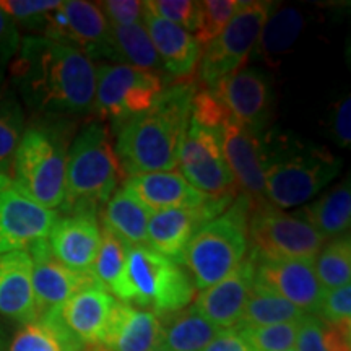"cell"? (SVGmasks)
Returning <instances> with one entry per match:
<instances>
[{"label":"cell","instance_id":"6da1fadb","mask_svg":"<svg viewBox=\"0 0 351 351\" xmlns=\"http://www.w3.org/2000/svg\"><path fill=\"white\" fill-rule=\"evenodd\" d=\"M21 99L46 116H82L93 111L96 67L75 47L39 34L21 39L10 64Z\"/></svg>","mask_w":351,"mask_h":351},{"label":"cell","instance_id":"7a4b0ae2","mask_svg":"<svg viewBox=\"0 0 351 351\" xmlns=\"http://www.w3.org/2000/svg\"><path fill=\"white\" fill-rule=\"evenodd\" d=\"M195 82H178L165 88L155 104L124 122L117 130L116 152L122 174L176 171L184 132L191 121Z\"/></svg>","mask_w":351,"mask_h":351},{"label":"cell","instance_id":"3957f363","mask_svg":"<svg viewBox=\"0 0 351 351\" xmlns=\"http://www.w3.org/2000/svg\"><path fill=\"white\" fill-rule=\"evenodd\" d=\"M195 291L186 267L153 251L150 245H129L121 278L109 293L121 302L135 304L161 319L189 307Z\"/></svg>","mask_w":351,"mask_h":351},{"label":"cell","instance_id":"277c9868","mask_svg":"<svg viewBox=\"0 0 351 351\" xmlns=\"http://www.w3.org/2000/svg\"><path fill=\"white\" fill-rule=\"evenodd\" d=\"M121 176L108 125L99 121L90 122L69 147L65 199L60 212L98 213L101 205H106L112 197Z\"/></svg>","mask_w":351,"mask_h":351},{"label":"cell","instance_id":"5b68a950","mask_svg":"<svg viewBox=\"0 0 351 351\" xmlns=\"http://www.w3.org/2000/svg\"><path fill=\"white\" fill-rule=\"evenodd\" d=\"M251 200L244 194L195 232L182 256V265L195 289L204 291L238 269L247 254V215Z\"/></svg>","mask_w":351,"mask_h":351},{"label":"cell","instance_id":"8992f818","mask_svg":"<svg viewBox=\"0 0 351 351\" xmlns=\"http://www.w3.org/2000/svg\"><path fill=\"white\" fill-rule=\"evenodd\" d=\"M67 138L51 125H34L23 132L12 173L13 181L38 205L56 210L62 207L67 176Z\"/></svg>","mask_w":351,"mask_h":351},{"label":"cell","instance_id":"52a82bcc","mask_svg":"<svg viewBox=\"0 0 351 351\" xmlns=\"http://www.w3.org/2000/svg\"><path fill=\"white\" fill-rule=\"evenodd\" d=\"M247 241L256 261H314L326 238L306 219L280 212L265 202L251 204Z\"/></svg>","mask_w":351,"mask_h":351},{"label":"cell","instance_id":"ba28073f","mask_svg":"<svg viewBox=\"0 0 351 351\" xmlns=\"http://www.w3.org/2000/svg\"><path fill=\"white\" fill-rule=\"evenodd\" d=\"M274 10L265 0L243 2L217 39L202 47L197 64V83L213 88L219 80L238 72L257 47L262 28Z\"/></svg>","mask_w":351,"mask_h":351},{"label":"cell","instance_id":"9c48e42d","mask_svg":"<svg viewBox=\"0 0 351 351\" xmlns=\"http://www.w3.org/2000/svg\"><path fill=\"white\" fill-rule=\"evenodd\" d=\"M166 83L161 75L124 64H103L96 70L93 112L99 122L119 127L148 111Z\"/></svg>","mask_w":351,"mask_h":351},{"label":"cell","instance_id":"30bf717a","mask_svg":"<svg viewBox=\"0 0 351 351\" xmlns=\"http://www.w3.org/2000/svg\"><path fill=\"white\" fill-rule=\"evenodd\" d=\"M341 169V160L324 148L288 158L270 155L265 171V200L275 208L306 204L327 187Z\"/></svg>","mask_w":351,"mask_h":351},{"label":"cell","instance_id":"8fae6325","mask_svg":"<svg viewBox=\"0 0 351 351\" xmlns=\"http://www.w3.org/2000/svg\"><path fill=\"white\" fill-rule=\"evenodd\" d=\"M33 28L43 33L39 36L75 47L91 60L95 57L112 60L111 26L98 3L85 0L60 2L59 7L43 15Z\"/></svg>","mask_w":351,"mask_h":351},{"label":"cell","instance_id":"7c38bea8","mask_svg":"<svg viewBox=\"0 0 351 351\" xmlns=\"http://www.w3.org/2000/svg\"><path fill=\"white\" fill-rule=\"evenodd\" d=\"M178 166L184 179L202 194L212 197L238 194V186L223 156L217 130L189 121L179 147Z\"/></svg>","mask_w":351,"mask_h":351},{"label":"cell","instance_id":"4fadbf2b","mask_svg":"<svg viewBox=\"0 0 351 351\" xmlns=\"http://www.w3.org/2000/svg\"><path fill=\"white\" fill-rule=\"evenodd\" d=\"M59 213L26 197L10 174H0V254L47 239Z\"/></svg>","mask_w":351,"mask_h":351},{"label":"cell","instance_id":"5bb4252c","mask_svg":"<svg viewBox=\"0 0 351 351\" xmlns=\"http://www.w3.org/2000/svg\"><path fill=\"white\" fill-rule=\"evenodd\" d=\"M219 140L236 186L243 189L251 204H265V171L270 155L261 134L230 117L219 130Z\"/></svg>","mask_w":351,"mask_h":351},{"label":"cell","instance_id":"9a60e30c","mask_svg":"<svg viewBox=\"0 0 351 351\" xmlns=\"http://www.w3.org/2000/svg\"><path fill=\"white\" fill-rule=\"evenodd\" d=\"M234 200L232 195L217 197L195 208H169L152 213L147 226L148 244L153 251L182 265V256L194 234L210 219L217 218Z\"/></svg>","mask_w":351,"mask_h":351},{"label":"cell","instance_id":"2e32d148","mask_svg":"<svg viewBox=\"0 0 351 351\" xmlns=\"http://www.w3.org/2000/svg\"><path fill=\"white\" fill-rule=\"evenodd\" d=\"M210 90L221 101L232 121L262 134L274 103V91L265 72L256 67H243Z\"/></svg>","mask_w":351,"mask_h":351},{"label":"cell","instance_id":"e0dca14e","mask_svg":"<svg viewBox=\"0 0 351 351\" xmlns=\"http://www.w3.org/2000/svg\"><path fill=\"white\" fill-rule=\"evenodd\" d=\"M33 265V291L39 315L57 313L80 289L96 283L91 271H77L57 261L47 239L26 249Z\"/></svg>","mask_w":351,"mask_h":351},{"label":"cell","instance_id":"ac0fdd59","mask_svg":"<svg viewBox=\"0 0 351 351\" xmlns=\"http://www.w3.org/2000/svg\"><path fill=\"white\" fill-rule=\"evenodd\" d=\"M254 282L271 289L304 314L317 315L324 288L314 270V261H256Z\"/></svg>","mask_w":351,"mask_h":351},{"label":"cell","instance_id":"d6986e66","mask_svg":"<svg viewBox=\"0 0 351 351\" xmlns=\"http://www.w3.org/2000/svg\"><path fill=\"white\" fill-rule=\"evenodd\" d=\"M256 280V258L245 257L238 269L194 298V311L219 328L239 324L244 306Z\"/></svg>","mask_w":351,"mask_h":351},{"label":"cell","instance_id":"ffe728a7","mask_svg":"<svg viewBox=\"0 0 351 351\" xmlns=\"http://www.w3.org/2000/svg\"><path fill=\"white\" fill-rule=\"evenodd\" d=\"M160 343L161 319L156 314L116 301L103 339L83 351H155Z\"/></svg>","mask_w":351,"mask_h":351},{"label":"cell","instance_id":"44dd1931","mask_svg":"<svg viewBox=\"0 0 351 351\" xmlns=\"http://www.w3.org/2000/svg\"><path fill=\"white\" fill-rule=\"evenodd\" d=\"M47 238L57 261L72 270L90 271L101 243L98 213L75 212L57 218Z\"/></svg>","mask_w":351,"mask_h":351},{"label":"cell","instance_id":"7402d4cb","mask_svg":"<svg viewBox=\"0 0 351 351\" xmlns=\"http://www.w3.org/2000/svg\"><path fill=\"white\" fill-rule=\"evenodd\" d=\"M122 189L150 213L169 208H195L217 199L192 187L178 171L130 176Z\"/></svg>","mask_w":351,"mask_h":351},{"label":"cell","instance_id":"603a6c76","mask_svg":"<svg viewBox=\"0 0 351 351\" xmlns=\"http://www.w3.org/2000/svg\"><path fill=\"white\" fill-rule=\"evenodd\" d=\"M142 25L147 29L160 56L165 72L168 73L171 80L182 82L195 72L202 54V46L194 34L182 29L181 26L153 15L147 7H145Z\"/></svg>","mask_w":351,"mask_h":351},{"label":"cell","instance_id":"cb8c5ba5","mask_svg":"<svg viewBox=\"0 0 351 351\" xmlns=\"http://www.w3.org/2000/svg\"><path fill=\"white\" fill-rule=\"evenodd\" d=\"M0 315L21 326L38 319L33 265L26 249L0 254Z\"/></svg>","mask_w":351,"mask_h":351},{"label":"cell","instance_id":"d4e9b609","mask_svg":"<svg viewBox=\"0 0 351 351\" xmlns=\"http://www.w3.org/2000/svg\"><path fill=\"white\" fill-rule=\"evenodd\" d=\"M116 300L98 282L75 293L59 309V317L83 345L103 339Z\"/></svg>","mask_w":351,"mask_h":351},{"label":"cell","instance_id":"484cf974","mask_svg":"<svg viewBox=\"0 0 351 351\" xmlns=\"http://www.w3.org/2000/svg\"><path fill=\"white\" fill-rule=\"evenodd\" d=\"M85 345L64 326L57 313L39 315L13 333L3 351H83Z\"/></svg>","mask_w":351,"mask_h":351},{"label":"cell","instance_id":"4316f807","mask_svg":"<svg viewBox=\"0 0 351 351\" xmlns=\"http://www.w3.org/2000/svg\"><path fill=\"white\" fill-rule=\"evenodd\" d=\"M223 328L195 313L194 307L161 317V343L165 351H204Z\"/></svg>","mask_w":351,"mask_h":351},{"label":"cell","instance_id":"83f0119b","mask_svg":"<svg viewBox=\"0 0 351 351\" xmlns=\"http://www.w3.org/2000/svg\"><path fill=\"white\" fill-rule=\"evenodd\" d=\"M301 218L314 226L326 239L348 234L351 225L350 178L324 194L319 200L302 207Z\"/></svg>","mask_w":351,"mask_h":351},{"label":"cell","instance_id":"f1b7e54d","mask_svg":"<svg viewBox=\"0 0 351 351\" xmlns=\"http://www.w3.org/2000/svg\"><path fill=\"white\" fill-rule=\"evenodd\" d=\"M109 26H111L114 62L130 65V67L156 73L161 77L165 75L166 80H171L142 23L129 26L109 23Z\"/></svg>","mask_w":351,"mask_h":351},{"label":"cell","instance_id":"f546056e","mask_svg":"<svg viewBox=\"0 0 351 351\" xmlns=\"http://www.w3.org/2000/svg\"><path fill=\"white\" fill-rule=\"evenodd\" d=\"M152 213L124 189L112 194L103 210V226L129 245H148L147 226Z\"/></svg>","mask_w":351,"mask_h":351},{"label":"cell","instance_id":"4dcf8cb0","mask_svg":"<svg viewBox=\"0 0 351 351\" xmlns=\"http://www.w3.org/2000/svg\"><path fill=\"white\" fill-rule=\"evenodd\" d=\"M304 313L295 304L276 295L271 289L254 282L251 295L245 302L243 315L236 327H263L275 324L296 322L304 317Z\"/></svg>","mask_w":351,"mask_h":351},{"label":"cell","instance_id":"1f68e13d","mask_svg":"<svg viewBox=\"0 0 351 351\" xmlns=\"http://www.w3.org/2000/svg\"><path fill=\"white\" fill-rule=\"evenodd\" d=\"M302 26H304V16L300 10L293 7H274L258 38V52L267 59H275L285 54L300 38Z\"/></svg>","mask_w":351,"mask_h":351},{"label":"cell","instance_id":"d6a6232c","mask_svg":"<svg viewBox=\"0 0 351 351\" xmlns=\"http://www.w3.org/2000/svg\"><path fill=\"white\" fill-rule=\"evenodd\" d=\"M25 132L20 101L8 88L0 86V174L12 171L13 156Z\"/></svg>","mask_w":351,"mask_h":351},{"label":"cell","instance_id":"836d02e7","mask_svg":"<svg viewBox=\"0 0 351 351\" xmlns=\"http://www.w3.org/2000/svg\"><path fill=\"white\" fill-rule=\"evenodd\" d=\"M315 275L324 291L350 285L351 280V241L350 234L333 238L319 251V258L314 263Z\"/></svg>","mask_w":351,"mask_h":351},{"label":"cell","instance_id":"e575fe53","mask_svg":"<svg viewBox=\"0 0 351 351\" xmlns=\"http://www.w3.org/2000/svg\"><path fill=\"white\" fill-rule=\"evenodd\" d=\"M127 249H129V244L124 243L119 236L114 234L106 226L101 228L99 249L90 271L96 282L103 285L108 291H111L117 280L121 278L125 267Z\"/></svg>","mask_w":351,"mask_h":351},{"label":"cell","instance_id":"d590c367","mask_svg":"<svg viewBox=\"0 0 351 351\" xmlns=\"http://www.w3.org/2000/svg\"><path fill=\"white\" fill-rule=\"evenodd\" d=\"M239 0H204L199 7V23H197L195 39L202 47H205L219 33L226 28L232 16L241 7Z\"/></svg>","mask_w":351,"mask_h":351},{"label":"cell","instance_id":"8d00e7d4","mask_svg":"<svg viewBox=\"0 0 351 351\" xmlns=\"http://www.w3.org/2000/svg\"><path fill=\"white\" fill-rule=\"evenodd\" d=\"M298 327H300V320L275 324V326L236 328L252 351H289L295 346Z\"/></svg>","mask_w":351,"mask_h":351},{"label":"cell","instance_id":"74e56055","mask_svg":"<svg viewBox=\"0 0 351 351\" xmlns=\"http://www.w3.org/2000/svg\"><path fill=\"white\" fill-rule=\"evenodd\" d=\"M143 3L153 15L181 26L191 34H195L200 2H194V0H150V2Z\"/></svg>","mask_w":351,"mask_h":351},{"label":"cell","instance_id":"f35d334b","mask_svg":"<svg viewBox=\"0 0 351 351\" xmlns=\"http://www.w3.org/2000/svg\"><path fill=\"white\" fill-rule=\"evenodd\" d=\"M191 119L202 127L219 132L230 119V114L210 88H195L191 104Z\"/></svg>","mask_w":351,"mask_h":351},{"label":"cell","instance_id":"ab89813d","mask_svg":"<svg viewBox=\"0 0 351 351\" xmlns=\"http://www.w3.org/2000/svg\"><path fill=\"white\" fill-rule=\"evenodd\" d=\"M317 317L330 326H351V285L324 293Z\"/></svg>","mask_w":351,"mask_h":351},{"label":"cell","instance_id":"60d3db41","mask_svg":"<svg viewBox=\"0 0 351 351\" xmlns=\"http://www.w3.org/2000/svg\"><path fill=\"white\" fill-rule=\"evenodd\" d=\"M60 5V0H2L0 8L15 21L32 26L46 15L47 12L54 10Z\"/></svg>","mask_w":351,"mask_h":351},{"label":"cell","instance_id":"b9f144b4","mask_svg":"<svg viewBox=\"0 0 351 351\" xmlns=\"http://www.w3.org/2000/svg\"><path fill=\"white\" fill-rule=\"evenodd\" d=\"M98 5L109 23L119 26L142 23L145 5L140 0H106Z\"/></svg>","mask_w":351,"mask_h":351},{"label":"cell","instance_id":"7bdbcfd3","mask_svg":"<svg viewBox=\"0 0 351 351\" xmlns=\"http://www.w3.org/2000/svg\"><path fill=\"white\" fill-rule=\"evenodd\" d=\"M20 43L21 38L16 23L0 8V80L5 69L10 67L12 60L15 59Z\"/></svg>","mask_w":351,"mask_h":351},{"label":"cell","instance_id":"ee69618b","mask_svg":"<svg viewBox=\"0 0 351 351\" xmlns=\"http://www.w3.org/2000/svg\"><path fill=\"white\" fill-rule=\"evenodd\" d=\"M295 351H328L324 340V322L317 315L306 314L300 320Z\"/></svg>","mask_w":351,"mask_h":351},{"label":"cell","instance_id":"f6af8a7d","mask_svg":"<svg viewBox=\"0 0 351 351\" xmlns=\"http://www.w3.org/2000/svg\"><path fill=\"white\" fill-rule=\"evenodd\" d=\"M333 138L340 147H348L351 142V99L346 96L335 104L332 114Z\"/></svg>","mask_w":351,"mask_h":351},{"label":"cell","instance_id":"bcb514c9","mask_svg":"<svg viewBox=\"0 0 351 351\" xmlns=\"http://www.w3.org/2000/svg\"><path fill=\"white\" fill-rule=\"evenodd\" d=\"M204 351H252L236 327L223 328Z\"/></svg>","mask_w":351,"mask_h":351},{"label":"cell","instance_id":"7dc6e473","mask_svg":"<svg viewBox=\"0 0 351 351\" xmlns=\"http://www.w3.org/2000/svg\"><path fill=\"white\" fill-rule=\"evenodd\" d=\"M155 351H165L163 348H158V350H155Z\"/></svg>","mask_w":351,"mask_h":351},{"label":"cell","instance_id":"c3c4849f","mask_svg":"<svg viewBox=\"0 0 351 351\" xmlns=\"http://www.w3.org/2000/svg\"><path fill=\"white\" fill-rule=\"evenodd\" d=\"M289 351H295V350H289Z\"/></svg>","mask_w":351,"mask_h":351}]
</instances>
